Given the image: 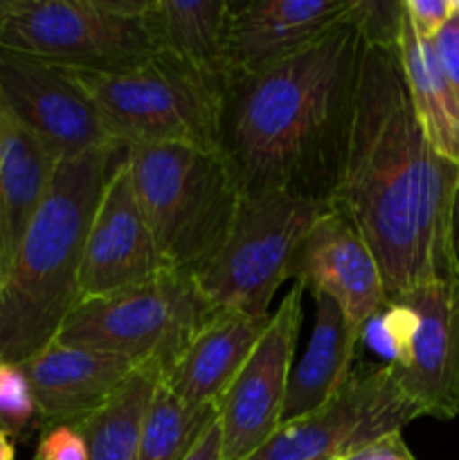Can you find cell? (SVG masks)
Here are the masks:
<instances>
[{
	"label": "cell",
	"mask_w": 459,
	"mask_h": 460,
	"mask_svg": "<svg viewBox=\"0 0 459 460\" xmlns=\"http://www.w3.org/2000/svg\"><path fill=\"white\" fill-rule=\"evenodd\" d=\"M34 460H86V440L76 425H50L40 429Z\"/></svg>",
	"instance_id": "cell-25"
},
{
	"label": "cell",
	"mask_w": 459,
	"mask_h": 460,
	"mask_svg": "<svg viewBox=\"0 0 459 460\" xmlns=\"http://www.w3.org/2000/svg\"><path fill=\"white\" fill-rule=\"evenodd\" d=\"M392 377L421 418L459 416V272L387 299Z\"/></svg>",
	"instance_id": "cell-9"
},
{
	"label": "cell",
	"mask_w": 459,
	"mask_h": 460,
	"mask_svg": "<svg viewBox=\"0 0 459 460\" xmlns=\"http://www.w3.org/2000/svg\"><path fill=\"white\" fill-rule=\"evenodd\" d=\"M120 146L219 148L228 81L156 52L120 72H75Z\"/></svg>",
	"instance_id": "cell-5"
},
{
	"label": "cell",
	"mask_w": 459,
	"mask_h": 460,
	"mask_svg": "<svg viewBox=\"0 0 459 460\" xmlns=\"http://www.w3.org/2000/svg\"><path fill=\"white\" fill-rule=\"evenodd\" d=\"M148 0H0V49L75 72H120L156 54Z\"/></svg>",
	"instance_id": "cell-6"
},
{
	"label": "cell",
	"mask_w": 459,
	"mask_h": 460,
	"mask_svg": "<svg viewBox=\"0 0 459 460\" xmlns=\"http://www.w3.org/2000/svg\"><path fill=\"white\" fill-rule=\"evenodd\" d=\"M0 108L25 126L58 162L93 148L120 146L66 67L0 49Z\"/></svg>",
	"instance_id": "cell-12"
},
{
	"label": "cell",
	"mask_w": 459,
	"mask_h": 460,
	"mask_svg": "<svg viewBox=\"0 0 459 460\" xmlns=\"http://www.w3.org/2000/svg\"><path fill=\"white\" fill-rule=\"evenodd\" d=\"M183 460H223V436H220L219 418L202 431L201 438Z\"/></svg>",
	"instance_id": "cell-29"
},
{
	"label": "cell",
	"mask_w": 459,
	"mask_h": 460,
	"mask_svg": "<svg viewBox=\"0 0 459 460\" xmlns=\"http://www.w3.org/2000/svg\"><path fill=\"white\" fill-rule=\"evenodd\" d=\"M300 281L277 305L264 335L252 349L238 376L219 400V425L223 460H246L268 443L282 427L288 380L302 328Z\"/></svg>",
	"instance_id": "cell-11"
},
{
	"label": "cell",
	"mask_w": 459,
	"mask_h": 460,
	"mask_svg": "<svg viewBox=\"0 0 459 460\" xmlns=\"http://www.w3.org/2000/svg\"><path fill=\"white\" fill-rule=\"evenodd\" d=\"M160 377L158 364H142L104 407L76 425L86 440V460H140L142 425Z\"/></svg>",
	"instance_id": "cell-22"
},
{
	"label": "cell",
	"mask_w": 459,
	"mask_h": 460,
	"mask_svg": "<svg viewBox=\"0 0 459 460\" xmlns=\"http://www.w3.org/2000/svg\"><path fill=\"white\" fill-rule=\"evenodd\" d=\"M216 418L219 404L192 407L171 394L160 377L144 418L140 460H183Z\"/></svg>",
	"instance_id": "cell-23"
},
{
	"label": "cell",
	"mask_w": 459,
	"mask_h": 460,
	"mask_svg": "<svg viewBox=\"0 0 459 460\" xmlns=\"http://www.w3.org/2000/svg\"><path fill=\"white\" fill-rule=\"evenodd\" d=\"M340 460H417L414 454L410 452V447L405 445L400 431L394 434L381 436V438L372 440V443H364L360 447H356L354 452H349Z\"/></svg>",
	"instance_id": "cell-28"
},
{
	"label": "cell",
	"mask_w": 459,
	"mask_h": 460,
	"mask_svg": "<svg viewBox=\"0 0 459 460\" xmlns=\"http://www.w3.org/2000/svg\"><path fill=\"white\" fill-rule=\"evenodd\" d=\"M58 160L4 108H0V220L4 265L48 193ZM3 274V272H0Z\"/></svg>",
	"instance_id": "cell-19"
},
{
	"label": "cell",
	"mask_w": 459,
	"mask_h": 460,
	"mask_svg": "<svg viewBox=\"0 0 459 460\" xmlns=\"http://www.w3.org/2000/svg\"><path fill=\"white\" fill-rule=\"evenodd\" d=\"M0 420L14 436L39 427L34 395L21 364L0 362Z\"/></svg>",
	"instance_id": "cell-24"
},
{
	"label": "cell",
	"mask_w": 459,
	"mask_h": 460,
	"mask_svg": "<svg viewBox=\"0 0 459 460\" xmlns=\"http://www.w3.org/2000/svg\"><path fill=\"white\" fill-rule=\"evenodd\" d=\"M459 164L417 119L396 45L363 43L354 121L331 205L367 241L387 299L457 274L453 209Z\"/></svg>",
	"instance_id": "cell-1"
},
{
	"label": "cell",
	"mask_w": 459,
	"mask_h": 460,
	"mask_svg": "<svg viewBox=\"0 0 459 460\" xmlns=\"http://www.w3.org/2000/svg\"><path fill=\"white\" fill-rule=\"evenodd\" d=\"M0 460H16L14 436L7 429H0Z\"/></svg>",
	"instance_id": "cell-31"
},
{
	"label": "cell",
	"mask_w": 459,
	"mask_h": 460,
	"mask_svg": "<svg viewBox=\"0 0 459 460\" xmlns=\"http://www.w3.org/2000/svg\"><path fill=\"white\" fill-rule=\"evenodd\" d=\"M432 43H435L436 57L459 106V7L454 16L446 22L444 30L432 39Z\"/></svg>",
	"instance_id": "cell-27"
},
{
	"label": "cell",
	"mask_w": 459,
	"mask_h": 460,
	"mask_svg": "<svg viewBox=\"0 0 459 460\" xmlns=\"http://www.w3.org/2000/svg\"><path fill=\"white\" fill-rule=\"evenodd\" d=\"M459 0H403V12L421 39L432 40L454 16Z\"/></svg>",
	"instance_id": "cell-26"
},
{
	"label": "cell",
	"mask_w": 459,
	"mask_h": 460,
	"mask_svg": "<svg viewBox=\"0 0 459 460\" xmlns=\"http://www.w3.org/2000/svg\"><path fill=\"white\" fill-rule=\"evenodd\" d=\"M166 272L135 196L126 148L108 175L90 220L79 272V301L111 295Z\"/></svg>",
	"instance_id": "cell-13"
},
{
	"label": "cell",
	"mask_w": 459,
	"mask_h": 460,
	"mask_svg": "<svg viewBox=\"0 0 459 460\" xmlns=\"http://www.w3.org/2000/svg\"><path fill=\"white\" fill-rule=\"evenodd\" d=\"M453 254H454V265H457V272H459V187H457V196H454V209H453Z\"/></svg>",
	"instance_id": "cell-30"
},
{
	"label": "cell",
	"mask_w": 459,
	"mask_h": 460,
	"mask_svg": "<svg viewBox=\"0 0 459 460\" xmlns=\"http://www.w3.org/2000/svg\"><path fill=\"white\" fill-rule=\"evenodd\" d=\"M292 279L310 295H324L340 305L360 331L387 305V290L376 256L349 218L331 205L306 234L292 268Z\"/></svg>",
	"instance_id": "cell-15"
},
{
	"label": "cell",
	"mask_w": 459,
	"mask_h": 460,
	"mask_svg": "<svg viewBox=\"0 0 459 460\" xmlns=\"http://www.w3.org/2000/svg\"><path fill=\"white\" fill-rule=\"evenodd\" d=\"M270 314L214 313L162 373V385L192 407L219 404L264 335Z\"/></svg>",
	"instance_id": "cell-17"
},
{
	"label": "cell",
	"mask_w": 459,
	"mask_h": 460,
	"mask_svg": "<svg viewBox=\"0 0 459 460\" xmlns=\"http://www.w3.org/2000/svg\"><path fill=\"white\" fill-rule=\"evenodd\" d=\"M313 299L315 323L302 362L291 371L282 425L300 420L331 402L354 373L363 331L346 319L333 299L324 295H315Z\"/></svg>",
	"instance_id": "cell-18"
},
{
	"label": "cell",
	"mask_w": 459,
	"mask_h": 460,
	"mask_svg": "<svg viewBox=\"0 0 459 460\" xmlns=\"http://www.w3.org/2000/svg\"><path fill=\"white\" fill-rule=\"evenodd\" d=\"M214 313L194 279L162 272L151 281L79 301L57 341L115 355L135 367L158 364L165 373Z\"/></svg>",
	"instance_id": "cell-7"
},
{
	"label": "cell",
	"mask_w": 459,
	"mask_h": 460,
	"mask_svg": "<svg viewBox=\"0 0 459 460\" xmlns=\"http://www.w3.org/2000/svg\"><path fill=\"white\" fill-rule=\"evenodd\" d=\"M400 67L417 119L432 146L459 164V106L453 88L444 75L435 43L414 31L408 16H400L399 27Z\"/></svg>",
	"instance_id": "cell-21"
},
{
	"label": "cell",
	"mask_w": 459,
	"mask_h": 460,
	"mask_svg": "<svg viewBox=\"0 0 459 460\" xmlns=\"http://www.w3.org/2000/svg\"><path fill=\"white\" fill-rule=\"evenodd\" d=\"M21 367L30 380L40 429L63 422L79 425L138 368L129 359L57 340Z\"/></svg>",
	"instance_id": "cell-16"
},
{
	"label": "cell",
	"mask_w": 459,
	"mask_h": 460,
	"mask_svg": "<svg viewBox=\"0 0 459 460\" xmlns=\"http://www.w3.org/2000/svg\"><path fill=\"white\" fill-rule=\"evenodd\" d=\"M124 146L61 160L48 193L0 274V362L25 364L52 344L79 304L90 220Z\"/></svg>",
	"instance_id": "cell-3"
},
{
	"label": "cell",
	"mask_w": 459,
	"mask_h": 460,
	"mask_svg": "<svg viewBox=\"0 0 459 460\" xmlns=\"http://www.w3.org/2000/svg\"><path fill=\"white\" fill-rule=\"evenodd\" d=\"M331 202L266 193L241 196L232 229L219 254L196 279L216 313L270 314V301L286 279L315 220Z\"/></svg>",
	"instance_id": "cell-8"
},
{
	"label": "cell",
	"mask_w": 459,
	"mask_h": 460,
	"mask_svg": "<svg viewBox=\"0 0 459 460\" xmlns=\"http://www.w3.org/2000/svg\"><path fill=\"white\" fill-rule=\"evenodd\" d=\"M356 0H228L225 66L255 75L295 57L345 21Z\"/></svg>",
	"instance_id": "cell-14"
},
{
	"label": "cell",
	"mask_w": 459,
	"mask_h": 460,
	"mask_svg": "<svg viewBox=\"0 0 459 460\" xmlns=\"http://www.w3.org/2000/svg\"><path fill=\"white\" fill-rule=\"evenodd\" d=\"M0 429H7V427L3 425V420H0ZM7 431H9V429H7ZM9 434H12V431H9ZM12 436H14V434H12Z\"/></svg>",
	"instance_id": "cell-33"
},
{
	"label": "cell",
	"mask_w": 459,
	"mask_h": 460,
	"mask_svg": "<svg viewBox=\"0 0 459 460\" xmlns=\"http://www.w3.org/2000/svg\"><path fill=\"white\" fill-rule=\"evenodd\" d=\"M228 0H148L147 27L156 52L228 81Z\"/></svg>",
	"instance_id": "cell-20"
},
{
	"label": "cell",
	"mask_w": 459,
	"mask_h": 460,
	"mask_svg": "<svg viewBox=\"0 0 459 460\" xmlns=\"http://www.w3.org/2000/svg\"><path fill=\"white\" fill-rule=\"evenodd\" d=\"M135 196L166 272L196 281L223 247L241 191L219 148H126Z\"/></svg>",
	"instance_id": "cell-4"
},
{
	"label": "cell",
	"mask_w": 459,
	"mask_h": 460,
	"mask_svg": "<svg viewBox=\"0 0 459 460\" xmlns=\"http://www.w3.org/2000/svg\"><path fill=\"white\" fill-rule=\"evenodd\" d=\"M32 460H34V458H32Z\"/></svg>",
	"instance_id": "cell-34"
},
{
	"label": "cell",
	"mask_w": 459,
	"mask_h": 460,
	"mask_svg": "<svg viewBox=\"0 0 459 460\" xmlns=\"http://www.w3.org/2000/svg\"><path fill=\"white\" fill-rule=\"evenodd\" d=\"M4 263V236H3V220H0V272H3Z\"/></svg>",
	"instance_id": "cell-32"
},
{
	"label": "cell",
	"mask_w": 459,
	"mask_h": 460,
	"mask_svg": "<svg viewBox=\"0 0 459 460\" xmlns=\"http://www.w3.org/2000/svg\"><path fill=\"white\" fill-rule=\"evenodd\" d=\"M417 418L421 416L400 394L387 364L358 367L331 402L279 427L246 460H340Z\"/></svg>",
	"instance_id": "cell-10"
},
{
	"label": "cell",
	"mask_w": 459,
	"mask_h": 460,
	"mask_svg": "<svg viewBox=\"0 0 459 460\" xmlns=\"http://www.w3.org/2000/svg\"><path fill=\"white\" fill-rule=\"evenodd\" d=\"M363 43L351 9L295 57L228 81L220 153L241 196L333 200L349 146Z\"/></svg>",
	"instance_id": "cell-2"
}]
</instances>
